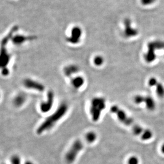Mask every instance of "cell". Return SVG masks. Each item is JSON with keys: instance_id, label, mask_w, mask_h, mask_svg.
<instances>
[{"instance_id": "cell-16", "label": "cell", "mask_w": 164, "mask_h": 164, "mask_svg": "<svg viewBox=\"0 0 164 164\" xmlns=\"http://www.w3.org/2000/svg\"><path fill=\"white\" fill-rule=\"evenodd\" d=\"M94 64L97 66H101L104 63V59L101 56H96L93 60Z\"/></svg>"}, {"instance_id": "cell-13", "label": "cell", "mask_w": 164, "mask_h": 164, "mask_svg": "<svg viewBox=\"0 0 164 164\" xmlns=\"http://www.w3.org/2000/svg\"><path fill=\"white\" fill-rule=\"evenodd\" d=\"M97 139V134L93 131H89L85 135V140L89 143L94 142Z\"/></svg>"}, {"instance_id": "cell-3", "label": "cell", "mask_w": 164, "mask_h": 164, "mask_svg": "<svg viewBox=\"0 0 164 164\" xmlns=\"http://www.w3.org/2000/svg\"><path fill=\"white\" fill-rule=\"evenodd\" d=\"M106 107V101L102 97H95L91 101L90 114L92 121H98L101 116L103 111Z\"/></svg>"}, {"instance_id": "cell-6", "label": "cell", "mask_w": 164, "mask_h": 164, "mask_svg": "<svg viewBox=\"0 0 164 164\" xmlns=\"http://www.w3.org/2000/svg\"><path fill=\"white\" fill-rule=\"evenodd\" d=\"M23 87L27 90L34 91L38 92H43L45 89V86L41 82L33 78H28L23 79Z\"/></svg>"}, {"instance_id": "cell-9", "label": "cell", "mask_w": 164, "mask_h": 164, "mask_svg": "<svg viewBox=\"0 0 164 164\" xmlns=\"http://www.w3.org/2000/svg\"><path fill=\"white\" fill-rule=\"evenodd\" d=\"M27 100V96L24 93H18L16 94L12 99V103L13 105L17 108H19L23 106Z\"/></svg>"}, {"instance_id": "cell-8", "label": "cell", "mask_w": 164, "mask_h": 164, "mask_svg": "<svg viewBox=\"0 0 164 164\" xmlns=\"http://www.w3.org/2000/svg\"><path fill=\"white\" fill-rule=\"evenodd\" d=\"M8 37L3 41L0 49V70L8 67L11 60V55L9 53L5 45L8 42Z\"/></svg>"}, {"instance_id": "cell-1", "label": "cell", "mask_w": 164, "mask_h": 164, "mask_svg": "<svg viewBox=\"0 0 164 164\" xmlns=\"http://www.w3.org/2000/svg\"><path fill=\"white\" fill-rule=\"evenodd\" d=\"M110 111L116 116L119 121L123 125L130 127L133 134L137 137H140L142 140H149L152 138L153 133L151 131L145 129L137 124L132 117L129 116L124 110L118 105L111 106Z\"/></svg>"}, {"instance_id": "cell-10", "label": "cell", "mask_w": 164, "mask_h": 164, "mask_svg": "<svg viewBox=\"0 0 164 164\" xmlns=\"http://www.w3.org/2000/svg\"><path fill=\"white\" fill-rule=\"evenodd\" d=\"M63 74L67 77L70 78L73 77V75L77 74L79 71V67L76 65H70L65 67L63 68Z\"/></svg>"}, {"instance_id": "cell-5", "label": "cell", "mask_w": 164, "mask_h": 164, "mask_svg": "<svg viewBox=\"0 0 164 164\" xmlns=\"http://www.w3.org/2000/svg\"><path fill=\"white\" fill-rule=\"evenodd\" d=\"M133 101L137 105L145 103L147 109L150 111H153L156 108V102L153 98L149 95L137 94L133 98Z\"/></svg>"}, {"instance_id": "cell-18", "label": "cell", "mask_w": 164, "mask_h": 164, "mask_svg": "<svg viewBox=\"0 0 164 164\" xmlns=\"http://www.w3.org/2000/svg\"><path fill=\"white\" fill-rule=\"evenodd\" d=\"M139 160L136 156H132L129 158L127 164H139Z\"/></svg>"}, {"instance_id": "cell-15", "label": "cell", "mask_w": 164, "mask_h": 164, "mask_svg": "<svg viewBox=\"0 0 164 164\" xmlns=\"http://www.w3.org/2000/svg\"><path fill=\"white\" fill-rule=\"evenodd\" d=\"M27 39H28L27 37H26L23 36H19L15 37L12 41L16 45H20L21 43H23L25 41H26Z\"/></svg>"}, {"instance_id": "cell-23", "label": "cell", "mask_w": 164, "mask_h": 164, "mask_svg": "<svg viewBox=\"0 0 164 164\" xmlns=\"http://www.w3.org/2000/svg\"><path fill=\"white\" fill-rule=\"evenodd\" d=\"M34 164L32 161H29V160H28V161H26L25 164Z\"/></svg>"}, {"instance_id": "cell-20", "label": "cell", "mask_w": 164, "mask_h": 164, "mask_svg": "<svg viewBox=\"0 0 164 164\" xmlns=\"http://www.w3.org/2000/svg\"><path fill=\"white\" fill-rule=\"evenodd\" d=\"M1 71V75L3 76H4V77H7L10 74V70L8 68V67H6V68H4L3 69H2L1 70H0Z\"/></svg>"}, {"instance_id": "cell-17", "label": "cell", "mask_w": 164, "mask_h": 164, "mask_svg": "<svg viewBox=\"0 0 164 164\" xmlns=\"http://www.w3.org/2000/svg\"><path fill=\"white\" fill-rule=\"evenodd\" d=\"M11 164H21V158L18 155H13L11 158Z\"/></svg>"}, {"instance_id": "cell-11", "label": "cell", "mask_w": 164, "mask_h": 164, "mask_svg": "<svg viewBox=\"0 0 164 164\" xmlns=\"http://www.w3.org/2000/svg\"><path fill=\"white\" fill-rule=\"evenodd\" d=\"M69 79H70L71 84L74 87L75 89H78L82 87L85 83L84 78L80 75L73 76L72 77H71Z\"/></svg>"}, {"instance_id": "cell-24", "label": "cell", "mask_w": 164, "mask_h": 164, "mask_svg": "<svg viewBox=\"0 0 164 164\" xmlns=\"http://www.w3.org/2000/svg\"><path fill=\"white\" fill-rule=\"evenodd\" d=\"M1 92H0V99H1Z\"/></svg>"}, {"instance_id": "cell-21", "label": "cell", "mask_w": 164, "mask_h": 164, "mask_svg": "<svg viewBox=\"0 0 164 164\" xmlns=\"http://www.w3.org/2000/svg\"><path fill=\"white\" fill-rule=\"evenodd\" d=\"M156 0H142V3L145 5H151L153 4Z\"/></svg>"}, {"instance_id": "cell-12", "label": "cell", "mask_w": 164, "mask_h": 164, "mask_svg": "<svg viewBox=\"0 0 164 164\" xmlns=\"http://www.w3.org/2000/svg\"><path fill=\"white\" fill-rule=\"evenodd\" d=\"M149 48H150L156 52V50H164V41H155L150 42L148 44Z\"/></svg>"}, {"instance_id": "cell-4", "label": "cell", "mask_w": 164, "mask_h": 164, "mask_svg": "<svg viewBox=\"0 0 164 164\" xmlns=\"http://www.w3.org/2000/svg\"><path fill=\"white\" fill-rule=\"evenodd\" d=\"M84 143L81 140L78 139L75 141L66 153L65 159L67 163L68 164L74 163L79 152L84 148Z\"/></svg>"}, {"instance_id": "cell-22", "label": "cell", "mask_w": 164, "mask_h": 164, "mask_svg": "<svg viewBox=\"0 0 164 164\" xmlns=\"http://www.w3.org/2000/svg\"><path fill=\"white\" fill-rule=\"evenodd\" d=\"M161 152H162L163 154H164V143L161 145Z\"/></svg>"}, {"instance_id": "cell-19", "label": "cell", "mask_w": 164, "mask_h": 164, "mask_svg": "<svg viewBox=\"0 0 164 164\" xmlns=\"http://www.w3.org/2000/svg\"><path fill=\"white\" fill-rule=\"evenodd\" d=\"M158 81L155 77H151L148 81V85L150 87H155L158 83Z\"/></svg>"}, {"instance_id": "cell-14", "label": "cell", "mask_w": 164, "mask_h": 164, "mask_svg": "<svg viewBox=\"0 0 164 164\" xmlns=\"http://www.w3.org/2000/svg\"><path fill=\"white\" fill-rule=\"evenodd\" d=\"M156 87V92L158 97L163 98L164 97V86L160 83L158 82L156 85L155 86Z\"/></svg>"}, {"instance_id": "cell-2", "label": "cell", "mask_w": 164, "mask_h": 164, "mask_svg": "<svg viewBox=\"0 0 164 164\" xmlns=\"http://www.w3.org/2000/svg\"><path fill=\"white\" fill-rule=\"evenodd\" d=\"M68 110V105L62 103L53 113L46 118L37 127L36 132L38 135H42L52 129L55 125L64 117Z\"/></svg>"}, {"instance_id": "cell-7", "label": "cell", "mask_w": 164, "mask_h": 164, "mask_svg": "<svg viewBox=\"0 0 164 164\" xmlns=\"http://www.w3.org/2000/svg\"><path fill=\"white\" fill-rule=\"evenodd\" d=\"M55 95L54 92L49 90L47 92V98L45 101L41 102L39 104L40 111L43 113H47L52 108L55 103Z\"/></svg>"}]
</instances>
